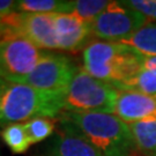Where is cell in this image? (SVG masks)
<instances>
[{
  "instance_id": "1",
  "label": "cell",
  "mask_w": 156,
  "mask_h": 156,
  "mask_svg": "<svg viewBox=\"0 0 156 156\" xmlns=\"http://www.w3.org/2000/svg\"><path fill=\"white\" fill-rule=\"evenodd\" d=\"M65 95L42 91L29 84L0 79V125L36 117H57L64 110Z\"/></svg>"
},
{
  "instance_id": "2",
  "label": "cell",
  "mask_w": 156,
  "mask_h": 156,
  "mask_svg": "<svg viewBox=\"0 0 156 156\" xmlns=\"http://www.w3.org/2000/svg\"><path fill=\"white\" fill-rule=\"evenodd\" d=\"M62 116L103 156H129L136 148L129 125L115 113L66 112Z\"/></svg>"
},
{
  "instance_id": "3",
  "label": "cell",
  "mask_w": 156,
  "mask_h": 156,
  "mask_svg": "<svg viewBox=\"0 0 156 156\" xmlns=\"http://www.w3.org/2000/svg\"><path fill=\"white\" fill-rule=\"evenodd\" d=\"M142 55L122 43L94 41L83 50V68L115 89L142 68Z\"/></svg>"
},
{
  "instance_id": "4",
  "label": "cell",
  "mask_w": 156,
  "mask_h": 156,
  "mask_svg": "<svg viewBox=\"0 0 156 156\" xmlns=\"http://www.w3.org/2000/svg\"><path fill=\"white\" fill-rule=\"evenodd\" d=\"M118 93L112 86L90 75L84 68H79L65 95L64 110L113 113Z\"/></svg>"
},
{
  "instance_id": "5",
  "label": "cell",
  "mask_w": 156,
  "mask_h": 156,
  "mask_svg": "<svg viewBox=\"0 0 156 156\" xmlns=\"http://www.w3.org/2000/svg\"><path fill=\"white\" fill-rule=\"evenodd\" d=\"M45 51L23 36L0 41V79L24 83Z\"/></svg>"
},
{
  "instance_id": "6",
  "label": "cell",
  "mask_w": 156,
  "mask_h": 156,
  "mask_svg": "<svg viewBox=\"0 0 156 156\" xmlns=\"http://www.w3.org/2000/svg\"><path fill=\"white\" fill-rule=\"evenodd\" d=\"M147 23L141 13L128 8L120 1H111L105 11L90 23L91 35L104 42L119 43L131 37Z\"/></svg>"
},
{
  "instance_id": "7",
  "label": "cell",
  "mask_w": 156,
  "mask_h": 156,
  "mask_svg": "<svg viewBox=\"0 0 156 156\" xmlns=\"http://www.w3.org/2000/svg\"><path fill=\"white\" fill-rule=\"evenodd\" d=\"M78 69L68 57L45 51L24 83L42 91L66 94Z\"/></svg>"
},
{
  "instance_id": "8",
  "label": "cell",
  "mask_w": 156,
  "mask_h": 156,
  "mask_svg": "<svg viewBox=\"0 0 156 156\" xmlns=\"http://www.w3.org/2000/svg\"><path fill=\"white\" fill-rule=\"evenodd\" d=\"M20 35L28 38L41 50L59 49L55 14L20 13Z\"/></svg>"
},
{
  "instance_id": "9",
  "label": "cell",
  "mask_w": 156,
  "mask_h": 156,
  "mask_svg": "<svg viewBox=\"0 0 156 156\" xmlns=\"http://www.w3.org/2000/svg\"><path fill=\"white\" fill-rule=\"evenodd\" d=\"M48 156H103L71 123L62 119V128L50 141Z\"/></svg>"
},
{
  "instance_id": "10",
  "label": "cell",
  "mask_w": 156,
  "mask_h": 156,
  "mask_svg": "<svg viewBox=\"0 0 156 156\" xmlns=\"http://www.w3.org/2000/svg\"><path fill=\"white\" fill-rule=\"evenodd\" d=\"M113 113L128 125L156 119V98L136 91H119Z\"/></svg>"
},
{
  "instance_id": "11",
  "label": "cell",
  "mask_w": 156,
  "mask_h": 156,
  "mask_svg": "<svg viewBox=\"0 0 156 156\" xmlns=\"http://www.w3.org/2000/svg\"><path fill=\"white\" fill-rule=\"evenodd\" d=\"M55 26L58 46L62 50H78L87 42L91 34L90 23L72 13L55 14Z\"/></svg>"
},
{
  "instance_id": "12",
  "label": "cell",
  "mask_w": 156,
  "mask_h": 156,
  "mask_svg": "<svg viewBox=\"0 0 156 156\" xmlns=\"http://www.w3.org/2000/svg\"><path fill=\"white\" fill-rule=\"evenodd\" d=\"M135 147L146 155L156 156V119L129 124Z\"/></svg>"
},
{
  "instance_id": "13",
  "label": "cell",
  "mask_w": 156,
  "mask_h": 156,
  "mask_svg": "<svg viewBox=\"0 0 156 156\" xmlns=\"http://www.w3.org/2000/svg\"><path fill=\"white\" fill-rule=\"evenodd\" d=\"M72 1L60 0H20L16 1V12L26 14H62L71 13Z\"/></svg>"
},
{
  "instance_id": "14",
  "label": "cell",
  "mask_w": 156,
  "mask_h": 156,
  "mask_svg": "<svg viewBox=\"0 0 156 156\" xmlns=\"http://www.w3.org/2000/svg\"><path fill=\"white\" fill-rule=\"evenodd\" d=\"M145 56H156V23H146L131 37L119 42Z\"/></svg>"
},
{
  "instance_id": "15",
  "label": "cell",
  "mask_w": 156,
  "mask_h": 156,
  "mask_svg": "<svg viewBox=\"0 0 156 156\" xmlns=\"http://www.w3.org/2000/svg\"><path fill=\"white\" fill-rule=\"evenodd\" d=\"M118 91H136L156 98V74L141 68L135 75L117 88Z\"/></svg>"
},
{
  "instance_id": "16",
  "label": "cell",
  "mask_w": 156,
  "mask_h": 156,
  "mask_svg": "<svg viewBox=\"0 0 156 156\" xmlns=\"http://www.w3.org/2000/svg\"><path fill=\"white\" fill-rule=\"evenodd\" d=\"M1 138L14 154L26 153L31 145L26 126L21 123L9 124L5 126L1 132Z\"/></svg>"
},
{
  "instance_id": "17",
  "label": "cell",
  "mask_w": 156,
  "mask_h": 156,
  "mask_svg": "<svg viewBox=\"0 0 156 156\" xmlns=\"http://www.w3.org/2000/svg\"><path fill=\"white\" fill-rule=\"evenodd\" d=\"M111 1L108 0H76L72 1V14H75L86 22L91 23L101 13L105 11Z\"/></svg>"
},
{
  "instance_id": "18",
  "label": "cell",
  "mask_w": 156,
  "mask_h": 156,
  "mask_svg": "<svg viewBox=\"0 0 156 156\" xmlns=\"http://www.w3.org/2000/svg\"><path fill=\"white\" fill-rule=\"evenodd\" d=\"M27 133H28L29 140L33 144H38L41 141L45 140L52 135L55 125L49 118L45 117H36L28 120L24 124Z\"/></svg>"
},
{
  "instance_id": "19",
  "label": "cell",
  "mask_w": 156,
  "mask_h": 156,
  "mask_svg": "<svg viewBox=\"0 0 156 156\" xmlns=\"http://www.w3.org/2000/svg\"><path fill=\"white\" fill-rule=\"evenodd\" d=\"M120 2L128 8L141 13L147 20L156 21V0H128Z\"/></svg>"
},
{
  "instance_id": "20",
  "label": "cell",
  "mask_w": 156,
  "mask_h": 156,
  "mask_svg": "<svg viewBox=\"0 0 156 156\" xmlns=\"http://www.w3.org/2000/svg\"><path fill=\"white\" fill-rule=\"evenodd\" d=\"M16 9V1L13 0H0V19L8 16Z\"/></svg>"
},
{
  "instance_id": "21",
  "label": "cell",
  "mask_w": 156,
  "mask_h": 156,
  "mask_svg": "<svg viewBox=\"0 0 156 156\" xmlns=\"http://www.w3.org/2000/svg\"><path fill=\"white\" fill-rule=\"evenodd\" d=\"M141 65H142V68L148 69L154 74H156V56H145V55H142Z\"/></svg>"
},
{
  "instance_id": "22",
  "label": "cell",
  "mask_w": 156,
  "mask_h": 156,
  "mask_svg": "<svg viewBox=\"0 0 156 156\" xmlns=\"http://www.w3.org/2000/svg\"><path fill=\"white\" fill-rule=\"evenodd\" d=\"M1 30H2V27H1V19H0V34H1Z\"/></svg>"
},
{
  "instance_id": "23",
  "label": "cell",
  "mask_w": 156,
  "mask_h": 156,
  "mask_svg": "<svg viewBox=\"0 0 156 156\" xmlns=\"http://www.w3.org/2000/svg\"><path fill=\"white\" fill-rule=\"evenodd\" d=\"M0 41H1V39H0Z\"/></svg>"
}]
</instances>
